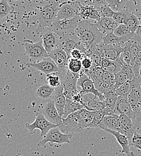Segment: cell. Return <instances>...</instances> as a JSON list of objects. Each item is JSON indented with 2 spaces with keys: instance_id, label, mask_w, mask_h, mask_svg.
I'll use <instances>...</instances> for the list:
<instances>
[{
  "instance_id": "6da1fadb",
  "label": "cell",
  "mask_w": 141,
  "mask_h": 156,
  "mask_svg": "<svg viewBox=\"0 0 141 156\" xmlns=\"http://www.w3.org/2000/svg\"><path fill=\"white\" fill-rule=\"evenodd\" d=\"M75 34L85 46L88 55L90 52L98 49L99 46L103 43V35L96 24L91 23L90 20H82Z\"/></svg>"
},
{
  "instance_id": "7a4b0ae2",
  "label": "cell",
  "mask_w": 141,
  "mask_h": 156,
  "mask_svg": "<svg viewBox=\"0 0 141 156\" xmlns=\"http://www.w3.org/2000/svg\"><path fill=\"white\" fill-rule=\"evenodd\" d=\"M61 1H43L36 6V19L39 24L36 33L39 34L45 28H50L53 23L57 20L59 10Z\"/></svg>"
},
{
  "instance_id": "3957f363",
  "label": "cell",
  "mask_w": 141,
  "mask_h": 156,
  "mask_svg": "<svg viewBox=\"0 0 141 156\" xmlns=\"http://www.w3.org/2000/svg\"><path fill=\"white\" fill-rule=\"evenodd\" d=\"M81 21L79 16L71 20H56L49 30L62 39L74 34Z\"/></svg>"
},
{
  "instance_id": "277c9868",
  "label": "cell",
  "mask_w": 141,
  "mask_h": 156,
  "mask_svg": "<svg viewBox=\"0 0 141 156\" xmlns=\"http://www.w3.org/2000/svg\"><path fill=\"white\" fill-rule=\"evenodd\" d=\"M25 55L30 60V62L35 63L49 58V54L44 49L42 40L33 42L31 40L25 39L23 40Z\"/></svg>"
},
{
  "instance_id": "5b68a950",
  "label": "cell",
  "mask_w": 141,
  "mask_h": 156,
  "mask_svg": "<svg viewBox=\"0 0 141 156\" xmlns=\"http://www.w3.org/2000/svg\"><path fill=\"white\" fill-rule=\"evenodd\" d=\"M72 137V134L64 133L61 132L60 128L55 127L51 129L43 139L40 140L37 145L39 147H44L47 144H57L61 145L63 144H70V140Z\"/></svg>"
},
{
  "instance_id": "8992f818",
  "label": "cell",
  "mask_w": 141,
  "mask_h": 156,
  "mask_svg": "<svg viewBox=\"0 0 141 156\" xmlns=\"http://www.w3.org/2000/svg\"><path fill=\"white\" fill-rule=\"evenodd\" d=\"M80 1H62L57 13V20H71L80 15Z\"/></svg>"
},
{
  "instance_id": "52a82bcc",
  "label": "cell",
  "mask_w": 141,
  "mask_h": 156,
  "mask_svg": "<svg viewBox=\"0 0 141 156\" xmlns=\"http://www.w3.org/2000/svg\"><path fill=\"white\" fill-rule=\"evenodd\" d=\"M25 127L28 130L31 135H33L36 129L40 130L41 137L45 136L51 129L58 127L57 126L50 122L41 112L37 113L35 121L31 124L26 123Z\"/></svg>"
},
{
  "instance_id": "ba28073f",
  "label": "cell",
  "mask_w": 141,
  "mask_h": 156,
  "mask_svg": "<svg viewBox=\"0 0 141 156\" xmlns=\"http://www.w3.org/2000/svg\"><path fill=\"white\" fill-rule=\"evenodd\" d=\"M77 87L78 91L81 93L93 94L99 98L101 101H104V95L96 90L93 81L85 73L78 79Z\"/></svg>"
},
{
  "instance_id": "9c48e42d",
  "label": "cell",
  "mask_w": 141,
  "mask_h": 156,
  "mask_svg": "<svg viewBox=\"0 0 141 156\" xmlns=\"http://www.w3.org/2000/svg\"><path fill=\"white\" fill-rule=\"evenodd\" d=\"M78 78L70 72L68 69L62 81L64 88V94L66 98L72 100L73 98L78 93L77 83Z\"/></svg>"
},
{
  "instance_id": "30bf717a",
  "label": "cell",
  "mask_w": 141,
  "mask_h": 156,
  "mask_svg": "<svg viewBox=\"0 0 141 156\" xmlns=\"http://www.w3.org/2000/svg\"><path fill=\"white\" fill-rule=\"evenodd\" d=\"M41 113L52 124L60 127L62 122V118L60 117L53 100L46 102L43 106Z\"/></svg>"
},
{
  "instance_id": "8fae6325",
  "label": "cell",
  "mask_w": 141,
  "mask_h": 156,
  "mask_svg": "<svg viewBox=\"0 0 141 156\" xmlns=\"http://www.w3.org/2000/svg\"><path fill=\"white\" fill-rule=\"evenodd\" d=\"M59 128L63 132H78L82 131L78 112L70 114L66 118H62V124Z\"/></svg>"
},
{
  "instance_id": "7c38bea8",
  "label": "cell",
  "mask_w": 141,
  "mask_h": 156,
  "mask_svg": "<svg viewBox=\"0 0 141 156\" xmlns=\"http://www.w3.org/2000/svg\"><path fill=\"white\" fill-rule=\"evenodd\" d=\"M49 57L51 59L59 68V75L68 69L69 58L67 53L60 47L53 50L49 54Z\"/></svg>"
},
{
  "instance_id": "4fadbf2b",
  "label": "cell",
  "mask_w": 141,
  "mask_h": 156,
  "mask_svg": "<svg viewBox=\"0 0 141 156\" xmlns=\"http://www.w3.org/2000/svg\"><path fill=\"white\" fill-rule=\"evenodd\" d=\"M119 121H120L119 133H120L122 135H124L127 137L131 146L132 139L135 132H136L137 124L135 123L130 118L124 114H121L119 115Z\"/></svg>"
},
{
  "instance_id": "5bb4252c",
  "label": "cell",
  "mask_w": 141,
  "mask_h": 156,
  "mask_svg": "<svg viewBox=\"0 0 141 156\" xmlns=\"http://www.w3.org/2000/svg\"><path fill=\"white\" fill-rule=\"evenodd\" d=\"M26 66L41 71L46 76L55 73H59V68L49 57L38 62H28L26 64Z\"/></svg>"
},
{
  "instance_id": "9a60e30c",
  "label": "cell",
  "mask_w": 141,
  "mask_h": 156,
  "mask_svg": "<svg viewBox=\"0 0 141 156\" xmlns=\"http://www.w3.org/2000/svg\"><path fill=\"white\" fill-rule=\"evenodd\" d=\"M85 109L90 111H100L105 107L104 101L93 94H83V100L81 103Z\"/></svg>"
},
{
  "instance_id": "2e32d148",
  "label": "cell",
  "mask_w": 141,
  "mask_h": 156,
  "mask_svg": "<svg viewBox=\"0 0 141 156\" xmlns=\"http://www.w3.org/2000/svg\"><path fill=\"white\" fill-rule=\"evenodd\" d=\"M115 109L118 115L124 114L130 118L132 121L138 124L136 120L135 113L129 103L128 96H118L115 105Z\"/></svg>"
},
{
  "instance_id": "e0dca14e",
  "label": "cell",
  "mask_w": 141,
  "mask_h": 156,
  "mask_svg": "<svg viewBox=\"0 0 141 156\" xmlns=\"http://www.w3.org/2000/svg\"><path fill=\"white\" fill-rule=\"evenodd\" d=\"M123 46L121 45H106L103 43L99 47V50L103 58L115 61L121 57L124 51Z\"/></svg>"
},
{
  "instance_id": "ac0fdd59",
  "label": "cell",
  "mask_w": 141,
  "mask_h": 156,
  "mask_svg": "<svg viewBox=\"0 0 141 156\" xmlns=\"http://www.w3.org/2000/svg\"><path fill=\"white\" fill-rule=\"evenodd\" d=\"M41 40L43 45L48 54L60 46V37L49 29L48 32L42 35Z\"/></svg>"
},
{
  "instance_id": "d6986e66",
  "label": "cell",
  "mask_w": 141,
  "mask_h": 156,
  "mask_svg": "<svg viewBox=\"0 0 141 156\" xmlns=\"http://www.w3.org/2000/svg\"><path fill=\"white\" fill-rule=\"evenodd\" d=\"M103 130H104L106 132L108 133H111L116 138L117 142H118V144L120 145L122 148L121 153L125 154L127 156H135V154L133 153V152L131 151L130 150V142L127 137L125 135H122L118 132L109 129H104Z\"/></svg>"
},
{
  "instance_id": "ffe728a7",
  "label": "cell",
  "mask_w": 141,
  "mask_h": 156,
  "mask_svg": "<svg viewBox=\"0 0 141 156\" xmlns=\"http://www.w3.org/2000/svg\"><path fill=\"white\" fill-rule=\"evenodd\" d=\"M95 24L103 36H104L111 32H114L120 25L112 18H101L99 21L96 22Z\"/></svg>"
},
{
  "instance_id": "44dd1931",
  "label": "cell",
  "mask_w": 141,
  "mask_h": 156,
  "mask_svg": "<svg viewBox=\"0 0 141 156\" xmlns=\"http://www.w3.org/2000/svg\"><path fill=\"white\" fill-rule=\"evenodd\" d=\"M66 98L64 94V88L62 85L60 87L55 88V91L53 100L55 103V106L60 115L62 117L64 114V108L66 104Z\"/></svg>"
},
{
  "instance_id": "7402d4cb",
  "label": "cell",
  "mask_w": 141,
  "mask_h": 156,
  "mask_svg": "<svg viewBox=\"0 0 141 156\" xmlns=\"http://www.w3.org/2000/svg\"><path fill=\"white\" fill-rule=\"evenodd\" d=\"M101 129H109L116 132H120V121L119 115H114L112 116H105L104 117L101 125Z\"/></svg>"
},
{
  "instance_id": "603a6c76",
  "label": "cell",
  "mask_w": 141,
  "mask_h": 156,
  "mask_svg": "<svg viewBox=\"0 0 141 156\" xmlns=\"http://www.w3.org/2000/svg\"><path fill=\"white\" fill-rule=\"evenodd\" d=\"M55 91V88L51 87L48 84H44L39 86L36 91L37 98L43 100H53Z\"/></svg>"
},
{
  "instance_id": "cb8c5ba5",
  "label": "cell",
  "mask_w": 141,
  "mask_h": 156,
  "mask_svg": "<svg viewBox=\"0 0 141 156\" xmlns=\"http://www.w3.org/2000/svg\"><path fill=\"white\" fill-rule=\"evenodd\" d=\"M78 112L80 119L82 130H83L85 129H88L89 125L93 121L97 112L90 111L85 108L78 111Z\"/></svg>"
},
{
  "instance_id": "d4e9b609",
  "label": "cell",
  "mask_w": 141,
  "mask_h": 156,
  "mask_svg": "<svg viewBox=\"0 0 141 156\" xmlns=\"http://www.w3.org/2000/svg\"><path fill=\"white\" fill-rule=\"evenodd\" d=\"M83 108H85L84 106L80 103H78L72 100L67 98L66 104H65V106L64 111V114L62 118H66L70 114H72Z\"/></svg>"
},
{
  "instance_id": "484cf974",
  "label": "cell",
  "mask_w": 141,
  "mask_h": 156,
  "mask_svg": "<svg viewBox=\"0 0 141 156\" xmlns=\"http://www.w3.org/2000/svg\"><path fill=\"white\" fill-rule=\"evenodd\" d=\"M68 70L72 72L77 78H79L84 73V70L82 68L81 60L70 58L68 63Z\"/></svg>"
},
{
  "instance_id": "4316f807",
  "label": "cell",
  "mask_w": 141,
  "mask_h": 156,
  "mask_svg": "<svg viewBox=\"0 0 141 156\" xmlns=\"http://www.w3.org/2000/svg\"><path fill=\"white\" fill-rule=\"evenodd\" d=\"M131 39L128 38H120L117 37L114 32H111L109 34L103 36V42L106 45H121L123 46L125 43L129 41Z\"/></svg>"
},
{
  "instance_id": "83f0119b",
  "label": "cell",
  "mask_w": 141,
  "mask_h": 156,
  "mask_svg": "<svg viewBox=\"0 0 141 156\" xmlns=\"http://www.w3.org/2000/svg\"><path fill=\"white\" fill-rule=\"evenodd\" d=\"M104 70L100 66H93L90 70H84L85 74H86L90 78L93 82L103 80Z\"/></svg>"
},
{
  "instance_id": "f1b7e54d",
  "label": "cell",
  "mask_w": 141,
  "mask_h": 156,
  "mask_svg": "<svg viewBox=\"0 0 141 156\" xmlns=\"http://www.w3.org/2000/svg\"><path fill=\"white\" fill-rule=\"evenodd\" d=\"M128 99L133 111H135L141 103V87L138 88L133 90L129 95Z\"/></svg>"
},
{
  "instance_id": "f546056e",
  "label": "cell",
  "mask_w": 141,
  "mask_h": 156,
  "mask_svg": "<svg viewBox=\"0 0 141 156\" xmlns=\"http://www.w3.org/2000/svg\"><path fill=\"white\" fill-rule=\"evenodd\" d=\"M114 34L118 37L129 39H132L135 35V33H132L130 28L125 24H120L114 30Z\"/></svg>"
},
{
  "instance_id": "4dcf8cb0",
  "label": "cell",
  "mask_w": 141,
  "mask_h": 156,
  "mask_svg": "<svg viewBox=\"0 0 141 156\" xmlns=\"http://www.w3.org/2000/svg\"><path fill=\"white\" fill-rule=\"evenodd\" d=\"M125 25L130 28L132 33H136L137 29L141 25V22L139 18L131 11Z\"/></svg>"
},
{
  "instance_id": "1f68e13d",
  "label": "cell",
  "mask_w": 141,
  "mask_h": 156,
  "mask_svg": "<svg viewBox=\"0 0 141 156\" xmlns=\"http://www.w3.org/2000/svg\"><path fill=\"white\" fill-rule=\"evenodd\" d=\"M109 7L114 12H120L125 10L127 1L125 0H106Z\"/></svg>"
},
{
  "instance_id": "d6a6232c",
  "label": "cell",
  "mask_w": 141,
  "mask_h": 156,
  "mask_svg": "<svg viewBox=\"0 0 141 156\" xmlns=\"http://www.w3.org/2000/svg\"><path fill=\"white\" fill-rule=\"evenodd\" d=\"M14 7L10 5L7 0H0V18L7 17L9 15L13 13Z\"/></svg>"
},
{
  "instance_id": "836d02e7",
  "label": "cell",
  "mask_w": 141,
  "mask_h": 156,
  "mask_svg": "<svg viewBox=\"0 0 141 156\" xmlns=\"http://www.w3.org/2000/svg\"><path fill=\"white\" fill-rule=\"evenodd\" d=\"M130 52H131V56H132L130 66H133L135 65L136 59L139 54V53L141 52V46L133 38L132 40Z\"/></svg>"
},
{
  "instance_id": "e575fe53",
  "label": "cell",
  "mask_w": 141,
  "mask_h": 156,
  "mask_svg": "<svg viewBox=\"0 0 141 156\" xmlns=\"http://www.w3.org/2000/svg\"><path fill=\"white\" fill-rule=\"evenodd\" d=\"M132 90L133 87L131 80H127L116 90V92L118 96H129Z\"/></svg>"
},
{
  "instance_id": "d590c367",
  "label": "cell",
  "mask_w": 141,
  "mask_h": 156,
  "mask_svg": "<svg viewBox=\"0 0 141 156\" xmlns=\"http://www.w3.org/2000/svg\"><path fill=\"white\" fill-rule=\"evenodd\" d=\"M132 40H130L129 41H127L124 44V51L121 54V57L123 59L124 62L130 65L132 56H131V52H130V47L132 44Z\"/></svg>"
},
{
  "instance_id": "8d00e7d4",
  "label": "cell",
  "mask_w": 141,
  "mask_h": 156,
  "mask_svg": "<svg viewBox=\"0 0 141 156\" xmlns=\"http://www.w3.org/2000/svg\"><path fill=\"white\" fill-rule=\"evenodd\" d=\"M46 76V82H48V84L51 87L56 88L60 87L62 85V81L61 80L59 74L58 73L50 74Z\"/></svg>"
},
{
  "instance_id": "74e56055",
  "label": "cell",
  "mask_w": 141,
  "mask_h": 156,
  "mask_svg": "<svg viewBox=\"0 0 141 156\" xmlns=\"http://www.w3.org/2000/svg\"><path fill=\"white\" fill-rule=\"evenodd\" d=\"M130 12V10L126 9L125 10L120 12H115L112 18L119 24H125Z\"/></svg>"
},
{
  "instance_id": "f35d334b",
  "label": "cell",
  "mask_w": 141,
  "mask_h": 156,
  "mask_svg": "<svg viewBox=\"0 0 141 156\" xmlns=\"http://www.w3.org/2000/svg\"><path fill=\"white\" fill-rule=\"evenodd\" d=\"M90 58L92 59L93 62V66H100L101 62L103 59V55L99 50V47L98 49L94 50L90 52L89 55H88Z\"/></svg>"
},
{
  "instance_id": "ab89813d",
  "label": "cell",
  "mask_w": 141,
  "mask_h": 156,
  "mask_svg": "<svg viewBox=\"0 0 141 156\" xmlns=\"http://www.w3.org/2000/svg\"><path fill=\"white\" fill-rule=\"evenodd\" d=\"M105 117L103 112L100 111H97L93 118V121L89 125L88 128H96V129H101V125L102 121Z\"/></svg>"
},
{
  "instance_id": "60d3db41",
  "label": "cell",
  "mask_w": 141,
  "mask_h": 156,
  "mask_svg": "<svg viewBox=\"0 0 141 156\" xmlns=\"http://www.w3.org/2000/svg\"><path fill=\"white\" fill-rule=\"evenodd\" d=\"M115 84L113 88L115 90L118 89L120 87H121L122 85H123L127 80H129L125 72L123 70H121V72H118V73L115 74Z\"/></svg>"
},
{
  "instance_id": "b9f144b4",
  "label": "cell",
  "mask_w": 141,
  "mask_h": 156,
  "mask_svg": "<svg viewBox=\"0 0 141 156\" xmlns=\"http://www.w3.org/2000/svg\"><path fill=\"white\" fill-rule=\"evenodd\" d=\"M103 80L108 84L111 87H114L115 84V75L112 74L108 72L104 71Z\"/></svg>"
},
{
  "instance_id": "7bdbcfd3",
  "label": "cell",
  "mask_w": 141,
  "mask_h": 156,
  "mask_svg": "<svg viewBox=\"0 0 141 156\" xmlns=\"http://www.w3.org/2000/svg\"><path fill=\"white\" fill-rule=\"evenodd\" d=\"M131 146L141 151V134L136 131L135 132L131 142Z\"/></svg>"
},
{
  "instance_id": "ee69618b",
  "label": "cell",
  "mask_w": 141,
  "mask_h": 156,
  "mask_svg": "<svg viewBox=\"0 0 141 156\" xmlns=\"http://www.w3.org/2000/svg\"><path fill=\"white\" fill-rule=\"evenodd\" d=\"M99 12L100 15L101 19V18H112L115 13V12L109 7V5H107L106 7H104Z\"/></svg>"
},
{
  "instance_id": "f6af8a7d",
  "label": "cell",
  "mask_w": 141,
  "mask_h": 156,
  "mask_svg": "<svg viewBox=\"0 0 141 156\" xmlns=\"http://www.w3.org/2000/svg\"><path fill=\"white\" fill-rule=\"evenodd\" d=\"M133 68V70L134 71L135 78H138L140 76V69L141 67V52L139 53L138 56L136 59L135 65L133 66H132Z\"/></svg>"
},
{
  "instance_id": "bcb514c9",
  "label": "cell",
  "mask_w": 141,
  "mask_h": 156,
  "mask_svg": "<svg viewBox=\"0 0 141 156\" xmlns=\"http://www.w3.org/2000/svg\"><path fill=\"white\" fill-rule=\"evenodd\" d=\"M82 68L84 70H90L93 66V62L89 57L86 56L81 61Z\"/></svg>"
},
{
  "instance_id": "7dc6e473",
  "label": "cell",
  "mask_w": 141,
  "mask_h": 156,
  "mask_svg": "<svg viewBox=\"0 0 141 156\" xmlns=\"http://www.w3.org/2000/svg\"><path fill=\"white\" fill-rule=\"evenodd\" d=\"M85 57H86V55L80 50L77 49L73 50L70 54V58H72L82 61Z\"/></svg>"
},
{
  "instance_id": "c3c4849f",
  "label": "cell",
  "mask_w": 141,
  "mask_h": 156,
  "mask_svg": "<svg viewBox=\"0 0 141 156\" xmlns=\"http://www.w3.org/2000/svg\"><path fill=\"white\" fill-rule=\"evenodd\" d=\"M123 70L125 72L129 80H132L135 78V75L134 71L133 70L132 67L130 65H129L125 67Z\"/></svg>"
},
{
  "instance_id": "681fc988",
  "label": "cell",
  "mask_w": 141,
  "mask_h": 156,
  "mask_svg": "<svg viewBox=\"0 0 141 156\" xmlns=\"http://www.w3.org/2000/svg\"><path fill=\"white\" fill-rule=\"evenodd\" d=\"M113 61H111L110 59H108L105 58H103L101 62V67L104 69L108 68V67H109L112 63Z\"/></svg>"
},
{
  "instance_id": "f907efd6",
  "label": "cell",
  "mask_w": 141,
  "mask_h": 156,
  "mask_svg": "<svg viewBox=\"0 0 141 156\" xmlns=\"http://www.w3.org/2000/svg\"><path fill=\"white\" fill-rule=\"evenodd\" d=\"M136 115V120L137 123L141 122V102L138 106V107L136 108V109L134 111Z\"/></svg>"
},
{
  "instance_id": "816d5d0a",
  "label": "cell",
  "mask_w": 141,
  "mask_h": 156,
  "mask_svg": "<svg viewBox=\"0 0 141 156\" xmlns=\"http://www.w3.org/2000/svg\"><path fill=\"white\" fill-rule=\"evenodd\" d=\"M133 5L136 7L137 12L141 15V0H136L133 1Z\"/></svg>"
},
{
  "instance_id": "f5cc1de1",
  "label": "cell",
  "mask_w": 141,
  "mask_h": 156,
  "mask_svg": "<svg viewBox=\"0 0 141 156\" xmlns=\"http://www.w3.org/2000/svg\"><path fill=\"white\" fill-rule=\"evenodd\" d=\"M133 39H134L135 40H136L141 46V36H138L135 34V35L134 36Z\"/></svg>"
},
{
  "instance_id": "db71d44e",
  "label": "cell",
  "mask_w": 141,
  "mask_h": 156,
  "mask_svg": "<svg viewBox=\"0 0 141 156\" xmlns=\"http://www.w3.org/2000/svg\"><path fill=\"white\" fill-rule=\"evenodd\" d=\"M135 34L136 35H138V36H141V25L138 27V28L137 29Z\"/></svg>"
},
{
  "instance_id": "11a10c76",
  "label": "cell",
  "mask_w": 141,
  "mask_h": 156,
  "mask_svg": "<svg viewBox=\"0 0 141 156\" xmlns=\"http://www.w3.org/2000/svg\"><path fill=\"white\" fill-rule=\"evenodd\" d=\"M140 76H141V69H140Z\"/></svg>"
},
{
  "instance_id": "9f6ffc18",
  "label": "cell",
  "mask_w": 141,
  "mask_h": 156,
  "mask_svg": "<svg viewBox=\"0 0 141 156\" xmlns=\"http://www.w3.org/2000/svg\"></svg>"
}]
</instances>
